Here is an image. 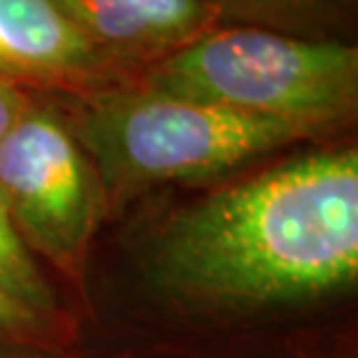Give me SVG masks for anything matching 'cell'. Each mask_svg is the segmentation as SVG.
<instances>
[{
	"label": "cell",
	"mask_w": 358,
	"mask_h": 358,
	"mask_svg": "<svg viewBox=\"0 0 358 358\" xmlns=\"http://www.w3.org/2000/svg\"><path fill=\"white\" fill-rule=\"evenodd\" d=\"M147 272L179 303L261 312L358 282V152L324 147L221 184L154 233Z\"/></svg>",
	"instance_id": "6da1fadb"
},
{
	"label": "cell",
	"mask_w": 358,
	"mask_h": 358,
	"mask_svg": "<svg viewBox=\"0 0 358 358\" xmlns=\"http://www.w3.org/2000/svg\"><path fill=\"white\" fill-rule=\"evenodd\" d=\"M75 98L66 114L107 200L163 184L224 179L279 149L314 140L282 121L156 91L135 80Z\"/></svg>",
	"instance_id": "7a4b0ae2"
},
{
	"label": "cell",
	"mask_w": 358,
	"mask_h": 358,
	"mask_svg": "<svg viewBox=\"0 0 358 358\" xmlns=\"http://www.w3.org/2000/svg\"><path fill=\"white\" fill-rule=\"evenodd\" d=\"M142 87L282 121L314 140L358 107V49L261 26L219 24L135 77Z\"/></svg>",
	"instance_id": "3957f363"
},
{
	"label": "cell",
	"mask_w": 358,
	"mask_h": 358,
	"mask_svg": "<svg viewBox=\"0 0 358 358\" xmlns=\"http://www.w3.org/2000/svg\"><path fill=\"white\" fill-rule=\"evenodd\" d=\"M0 191L35 259L77 275L110 200L66 110L40 93L0 140Z\"/></svg>",
	"instance_id": "277c9868"
},
{
	"label": "cell",
	"mask_w": 358,
	"mask_h": 358,
	"mask_svg": "<svg viewBox=\"0 0 358 358\" xmlns=\"http://www.w3.org/2000/svg\"><path fill=\"white\" fill-rule=\"evenodd\" d=\"M0 80L73 96L131 82L56 0H0Z\"/></svg>",
	"instance_id": "5b68a950"
},
{
	"label": "cell",
	"mask_w": 358,
	"mask_h": 358,
	"mask_svg": "<svg viewBox=\"0 0 358 358\" xmlns=\"http://www.w3.org/2000/svg\"><path fill=\"white\" fill-rule=\"evenodd\" d=\"M96 52L128 80L221 21L207 0H56Z\"/></svg>",
	"instance_id": "8992f818"
},
{
	"label": "cell",
	"mask_w": 358,
	"mask_h": 358,
	"mask_svg": "<svg viewBox=\"0 0 358 358\" xmlns=\"http://www.w3.org/2000/svg\"><path fill=\"white\" fill-rule=\"evenodd\" d=\"M0 293L47 324H59V303L26 242L14 228L0 191Z\"/></svg>",
	"instance_id": "52a82bcc"
},
{
	"label": "cell",
	"mask_w": 358,
	"mask_h": 358,
	"mask_svg": "<svg viewBox=\"0 0 358 358\" xmlns=\"http://www.w3.org/2000/svg\"><path fill=\"white\" fill-rule=\"evenodd\" d=\"M221 24L261 26L293 33L338 0H207Z\"/></svg>",
	"instance_id": "ba28073f"
},
{
	"label": "cell",
	"mask_w": 358,
	"mask_h": 358,
	"mask_svg": "<svg viewBox=\"0 0 358 358\" xmlns=\"http://www.w3.org/2000/svg\"><path fill=\"white\" fill-rule=\"evenodd\" d=\"M54 326L0 293V354H42L52 349Z\"/></svg>",
	"instance_id": "9c48e42d"
},
{
	"label": "cell",
	"mask_w": 358,
	"mask_h": 358,
	"mask_svg": "<svg viewBox=\"0 0 358 358\" xmlns=\"http://www.w3.org/2000/svg\"><path fill=\"white\" fill-rule=\"evenodd\" d=\"M38 91H31L26 87H19L14 82L0 80V140L5 138L7 131L17 124L19 117L28 110Z\"/></svg>",
	"instance_id": "30bf717a"
},
{
	"label": "cell",
	"mask_w": 358,
	"mask_h": 358,
	"mask_svg": "<svg viewBox=\"0 0 358 358\" xmlns=\"http://www.w3.org/2000/svg\"><path fill=\"white\" fill-rule=\"evenodd\" d=\"M0 358H52V356H42V354H0Z\"/></svg>",
	"instance_id": "8fae6325"
}]
</instances>
